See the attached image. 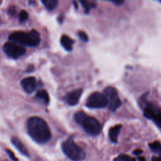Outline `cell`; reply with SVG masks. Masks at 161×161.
I'll use <instances>...</instances> for the list:
<instances>
[{
	"instance_id": "e0dca14e",
	"label": "cell",
	"mask_w": 161,
	"mask_h": 161,
	"mask_svg": "<svg viewBox=\"0 0 161 161\" xmlns=\"http://www.w3.org/2000/svg\"><path fill=\"white\" fill-rule=\"evenodd\" d=\"M115 161H136V160L128 155L121 154L118 157L115 158Z\"/></svg>"
},
{
	"instance_id": "f546056e",
	"label": "cell",
	"mask_w": 161,
	"mask_h": 161,
	"mask_svg": "<svg viewBox=\"0 0 161 161\" xmlns=\"http://www.w3.org/2000/svg\"><path fill=\"white\" fill-rule=\"evenodd\" d=\"M158 152H159V153H160V155H161V149H160V150H159Z\"/></svg>"
},
{
	"instance_id": "44dd1931",
	"label": "cell",
	"mask_w": 161,
	"mask_h": 161,
	"mask_svg": "<svg viewBox=\"0 0 161 161\" xmlns=\"http://www.w3.org/2000/svg\"><path fill=\"white\" fill-rule=\"evenodd\" d=\"M78 36H79V39H81L83 42H86L88 41V39H88V37H87V34H86L84 32H83V31H80V32H79V33H78Z\"/></svg>"
},
{
	"instance_id": "484cf974",
	"label": "cell",
	"mask_w": 161,
	"mask_h": 161,
	"mask_svg": "<svg viewBox=\"0 0 161 161\" xmlns=\"http://www.w3.org/2000/svg\"><path fill=\"white\" fill-rule=\"evenodd\" d=\"M33 69H34V67L32 65H30L27 67V72H32V71L33 70Z\"/></svg>"
},
{
	"instance_id": "9a60e30c",
	"label": "cell",
	"mask_w": 161,
	"mask_h": 161,
	"mask_svg": "<svg viewBox=\"0 0 161 161\" xmlns=\"http://www.w3.org/2000/svg\"><path fill=\"white\" fill-rule=\"evenodd\" d=\"M79 2L81 3L83 7L84 8L86 13H89V11H90L91 8H95L96 6V5L95 3L88 2L87 0H79Z\"/></svg>"
},
{
	"instance_id": "3957f363",
	"label": "cell",
	"mask_w": 161,
	"mask_h": 161,
	"mask_svg": "<svg viewBox=\"0 0 161 161\" xmlns=\"http://www.w3.org/2000/svg\"><path fill=\"white\" fill-rule=\"evenodd\" d=\"M75 121L80 124L84 131L89 135H97L101 131L100 122L95 118L88 116L85 112L80 111L74 115Z\"/></svg>"
},
{
	"instance_id": "d6986e66",
	"label": "cell",
	"mask_w": 161,
	"mask_h": 161,
	"mask_svg": "<svg viewBox=\"0 0 161 161\" xmlns=\"http://www.w3.org/2000/svg\"><path fill=\"white\" fill-rule=\"evenodd\" d=\"M28 18V13L27 11L23 10L20 11V22H25Z\"/></svg>"
},
{
	"instance_id": "d4e9b609",
	"label": "cell",
	"mask_w": 161,
	"mask_h": 161,
	"mask_svg": "<svg viewBox=\"0 0 161 161\" xmlns=\"http://www.w3.org/2000/svg\"><path fill=\"white\" fill-rule=\"evenodd\" d=\"M142 152H143V150H141V149H136L135 150L133 151V153L134 154H135V155H140V154H141Z\"/></svg>"
},
{
	"instance_id": "f1b7e54d",
	"label": "cell",
	"mask_w": 161,
	"mask_h": 161,
	"mask_svg": "<svg viewBox=\"0 0 161 161\" xmlns=\"http://www.w3.org/2000/svg\"><path fill=\"white\" fill-rule=\"evenodd\" d=\"M73 3H74V5L75 8L78 9V3H77V2H76V1H74V2H73Z\"/></svg>"
},
{
	"instance_id": "5bb4252c",
	"label": "cell",
	"mask_w": 161,
	"mask_h": 161,
	"mask_svg": "<svg viewBox=\"0 0 161 161\" xmlns=\"http://www.w3.org/2000/svg\"><path fill=\"white\" fill-rule=\"evenodd\" d=\"M36 98L41 100L45 104H47L50 101L49 96L45 90L39 91L36 95Z\"/></svg>"
},
{
	"instance_id": "83f0119b",
	"label": "cell",
	"mask_w": 161,
	"mask_h": 161,
	"mask_svg": "<svg viewBox=\"0 0 161 161\" xmlns=\"http://www.w3.org/2000/svg\"><path fill=\"white\" fill-rule=\"evenodd\" d=\"M138 160L139 161H146V159L144 157H138Z\"/></svg>"
},
{
	"instance_id": "5b68a950",
	"label": "cell",
	"mask_w": 161,
	"mask_h": 161,
	"mask_svg": "<svg viewBox=\"0 0 161 161\" xmlns=\"http://www.w3.org/2000/svg\"><path fill=\"white\" fill-rule=\"evenodd\" d=\"M108 104V101L104 93L95 92L86 101V106L90 108H101Z\"/></svg>"
},
{
	"instance_id": "603a6c76",
	"label": "cell",
	"mask_w": 161,
	"mask_h": 161,
	"mask_svg": "<svg viewBox=\"0 0 161 161\" xmlns=\"http://www.w3.org/2000/svg\"><path fill=\"white\" fill-rule=\"evenodd\" d=\"M8 13L11 15H13L16 13V8L15 6H11L8 10Z\"/></svg>"
},
{
	"instance_id": "7a4b0ae2",
	"label": "cell",
	"mask_w": 161,
	"mask_h": 161,
	"mask_svg": "<svg viewBox=\"0 0 161 161\" xmlns=\"http://www.w3.org/2000/svg\"><path fill=\"white\" fill-rule=\"evenodd\" d=\"M8 39L11 42L28 47L37 46L40 42V33L35 30H32L28 33L15 32L10 35Z\"/></svg>"
},
{
	"instance_id": "52a82bcc",
	"label": "cell",
	"mask_w": 161,
	"mask_h": 161,
	"mask_svg": "<svg viewBox=\"0 0 161 161\" xmlns=\"http://www.w3.org/2000/svg\"><path fill=\"white\" fill-rule=\"evenodd\" d=\"M103 93L108 99L109 110L112 112L116 111L121 104L116 89L113 87H108L104 89Z\"/></svg>"
},
{
	"instance_id": "277c9868",
	"label": "cell",
	"mask_w": 161,
	"mask_h": 161,
	"mask_svg": "<svg viewBox=\"0 0 161 161\" xmlns=\"http://www.w3.org/2000/svg\"><path fill=\"white\" fill-rule=\"evenodd\" d=\"M62 149L65 155L73 161H81L86 157L84 150L77 146L71 138L62 143Z\"/></svg>"
},
{
	"instance_id": "ffe728a7",
	"label": "cell",
	"mask_w": 161,
	"mask_h": 161,
	"mask_svg": "<svg viewBox=\"0 0 161 161\" xmlns=\"http://www.w3.org/2000/svg\"><path fill=\"white\" fill-rule=\"evenodd\" d=\"M153 120L158 127H161V113H156Z\"/></svg>"
},
{
	"instance_id": "7c38bea8",
	"label": "cell",
	"mask_w": 161,
	"mask_h": 161,
	"mask_svg": "<svg viewBox=\"0 0 161 161\" xmlns=\"http://www.w3.org/2000/svg\"><path fill=\"white\" fill-rule=\"evenodd\" d=\"M61 43L62 47L67 50L70 51L73 49L74 41L66 35H64L61 37Z\"/></svg>"
},
{
	"instance_id": "4fadbf2b",
	"label": "cell",
	"mask_w": 161,
	"mask_h": 161,
	"mask_svg": "<svg viewBox=\"0 0 161 161\" xmlns=\"http://www.w3.org/2000/svg\"><path fill=\"white\" fill-rule=\"evenodd\" d=\"M41 1L46 8L50 11L54 10L59 2V0H41Z\"/></svg>"
},
{
	"instance_id": "ac0fdd59",
	"label": "cell",
	"mask_w": 161,
	"mask_h": 161,
	"mask_svg": "<svg viewBox=\"0 0 161 161\" xmlns=\"http://www.w3.org/2000/svg\"><path fill=\"white\" fill-rule=\"evenodd\" d=\"M150 149L154 152H159L161 149L160 143L158 141H155L149 145Z\"/></svg>"
},
{
	"instance_id": "8992f818",
	"label": "cell",
	"mask_w": 161,
	"mask_h": 161,
	"mask_svg": "<svg viewBox=\"0 0 161 161\" xmlns=\"http://www.w3.org/2000/svg\"><path fill=\"white\" fill-rule=\"evenodd\" d=\"M3 49L8 56L15 59L22 57L26 53V49L24 47L11 42H6L3 45Z\"/></svg>"
},
{
	"instance_id": "4dcf8cb0",
	"label": "cell",
	"mask_w": 161,
	"mask_h": 161,
	"mask_svg": "<svg viewBox=\"0 0 161 161\" xmlns=\"http://www.w3.org/2000/svg\"><path fill=\"white\" fill-rule=\"evenodd\" d=\"M157 1H159V2H160V3H161V0H157Z\"/></svg>"
},
{
	"instance_id": "4316f807",
	"label": "cell",
	"mask_w": 161,
	"mask_h": 161,
	"mask_svg": "<svg viewBox=\"0 0 161 161\" xmlns=\"http://www.w3.org/2000/svg\"><path fill=\"white\" fill-rule=\"evenodd\" d=\"M152 161H161V157H152Z\"/></svg>"
},
{
	"instance_id": "9c48e42d",
	"label": "cell",
	"mask_w": 161,
	"mask_h": 161,
	"mask_svg": "<svg viewBox=\"0 0 161 161\" xmlns=\"http://www.w3.org/2000/svg\"><path fill=\"white\" fill-rule=\"evenodd\" d=\"M21 85L27 93L31 94L36 89V79L34 77H28L24 78L21 81Z\"/></svg>"
},
{
	"instance_id": "30bf717a",
	"label": "cell",
	"mask_w": 161,
	"mask_h": 161,
	"mask_svg": "<svg viewBox=\"0 0 161 161\" xmlns=\"http://www.w3.org/2000/svg\"><path fill=\"white\" fill-rule=\"evenodd\" d=\"M11 142H12L13 145L22 154H23L27 157L29 156V153H28V151L26 147L23 144V143L17 137H12Z\"/></svg>"
},
{
	"instance_id": "6da1fadb",
	"label": "cell",
	"mask_w": 161,
	"mask_h": 161,
	"mask_svg": "<svg viewBox=\"0 0 161 161\" xmlns=\"http://www.w3.org/2000/svg\"><path fill=\"white\" fill-rule=\"evenodd\" d=\"M27 128L30 137L39 144H44L51 138V132L47 123L40 117L30 118L27 121Z\"/></svg>"
},
{
	"instance_id": "2e32d148",
	"label": "cell",
	"mask_w": 161,
	"mask_h": 161,
	"mask_svg": "<svg viewBox=\"0 0 161 161\" xmlns=\"http://www.w3.org/2000/svg\"><path fill=\"white\" fill-rule=\"evenodd\" d=\"M155 114L156 112L152 108H150V107H147L144 110V115L145 117H146L147 119L153 120Z\"/></svg>"
},
{
	"instance_id": "cb8c5ba5",
	"label": "cell",
	"mask_w": 161,
	"mask_h": 161,
	"mask_svg": "<svg viewBox=\"0 0 161 161\" xmlns=\"http://www.w3.org/2000/svg\"><path fill=\"white\" fill-rule=\"evenodd\" d=\"M110 1L112 2L117 5H120L124 2L125 0H110Z\"/></svg>"
},
{
	"instance_id": "ba28073f",
	"label": "cell",
	"mask_w": 161,
	"mask_h": 161,
	"mask_svg": "<svg viewBox=\"0 0 161 161\" xmlns=\"http://www.w3.org/2000/svg\"><path fill=\"white\" fill-rule=\"evenodd\" d=\"M82 93L83 89H75V90L70 91L67 94V95L65 96V100L70 106L76 105L79 101Z\"/></svg>"
},
{
	"instance_id": "7402d4cb",
	"label": "cell",
	"mask_w": 161,
	"mask_h": 161,
	"mask_svg": "<svg viewBox=\"0 0 161 161\" xmlns=\"http://www.w3.org/2000/svg\"><path fill=\"white\" fill-rule=\"evenodd\" d=\"M6 152L7 154L8 155V156L10 157V158L11 160H13V161H18V159L15 157V155H14L13 152L11 150H8V149H6Z\"/></svg>"
},
{
	"instance_id": "8fae6325",
	"label": "cell",
	"mask_w": 161,
	"mask_h": 161,
	"mask_svg": "<svg viewBox=\"0 0 161 161\" xmlns=\"http://www.w3.org/2000/svg\"><path fill=\"white\" fill-rule=\"evenodd\" d=\"M121 129V125H115V127H112L109 130V137L112 142H113V143L117 142L118 137Z\"/></svg>"
}]
</instances>
